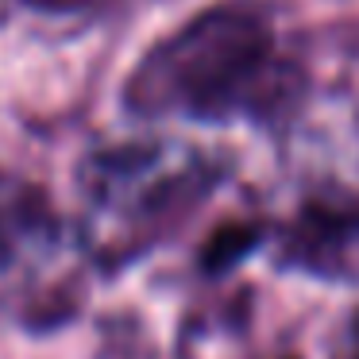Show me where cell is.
Wrapping results in <instances>:
<instances>
[{"instance_id":"obj_1","label":"cell","mask_w":359,"mask_h":359,"mask_svg":"<svg viewBox=\"0 0 359 359\" xmlns=\"http://www.w3.org/2000/svg\"><path fill=\"white\" fill-rule=\"evenodd\" d=\"M302 101V62L255 0L201 8L151 43L124 81V109L140 120L282 124Z\"/></svg>"},{"instance_id":"obj_2","label":"cell","mask_w":359,"mask_h":359,"mask_svg":"<svg viewBox=\"0 0 359 359\" xmlns=\"http://www.w3.org/2000/svg\"><path fill=\"white\" fill-rule=\"evenodd\" d=\"M220 163L174 140L101 147L81 163V240L104 266H124L170 236L220 182Z\"/></svg>"},{"instance_id":"obj_3","label":"cell","mask_w":359,"mask_h":359,"mask_svg":"<svg viewBox=\"0 0 359 359\" xmlns=\"http://www.w3.org/2000/svg\"><path fill=\"white\" fill-rule=\"evenodd\" d=\"M278 263L325 282H359V189L305 197L278 232Z\"/></svg>"},{"instance_id":"obj_4","label":"cell","mask_w":359,"mask_h":359,"mask_svg":"<svg viewBox=\"0 0 359 359\" xmlns=\"http://www.w3.org/2000/svg\"><path fill=\"white\" fill-rule=\"evenodd\" d=\"M66 248V220L39 182L0 170V286L39 274Z\"/></svg>"},{"instance_id":"obj_5","label":"cell","mask_w":359,"mask_h":359,"mask_svg":"<svg viewBox=\"0 0 359 359\" xmlns=\"http://www.w3.org/2000/svg\"><path fill=\"white\" fill-rule=\"evenodd\" d=\"M251 243H255V228H224V232L205 248V266H209V271L232 266V259L240 255V251H248Z\"/></svg>"},{"instance_id":"obj_6","label":"cell","mask_w":359,"mask_h":359,"mask_svg":"<svg viewBox=\"0 0 359 359\" xmlns=\"http://www.w3.org/2000/svg\"><path fill=\"white\" fill-rule=\"evenodd\" d=\"M328 359H359V305L340 320L332 336V348H328Z\"/></svg>"},{"instance_id":"obj_7","label":"cell","mask_w":359,"mask_h":359,"mask_svg":"<svg viewBox=\"0 0 359 359\" xmlns=\"http://www.w3.org/2000/svg\"><path fill=\"white\" fill-rule=\"evenodd\" d=\"M24 4H35V8H55V12H66V8H78V4H93V0H24Z\"/></svg>"},{"instance_id":"obj_8","label":"cell","mask_w":359,"mask_h":359,"mask_svg":"<svg viewBox=\"0 0 359 359\" xmlns=\"http://www.w3.org/2000/svg\"><path fill=\"white\" fill-rule=\"evenodd\" d=\"M282 359H294V355H282Z\"/></svg>"}]
</instances>
